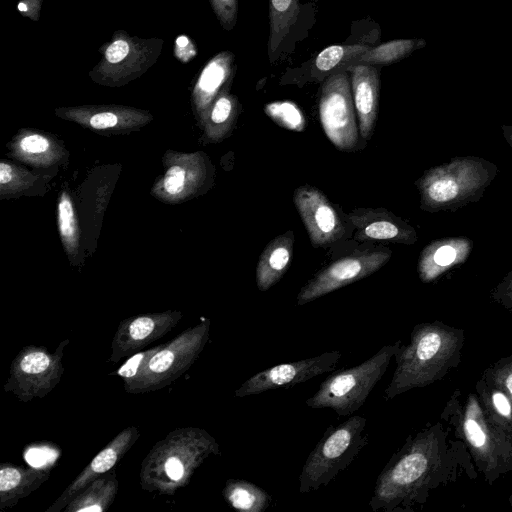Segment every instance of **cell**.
Listing matches in <instances>:
<instances>
[{
	"label": "cell",
	"mask_w": 512,
	"mask_h": 512,
	"mask_svg": "<svg viewBox=\"0 0 512 512\" xmlns=\"http://www.w3.org/2000/svg\"><path fill=\"white\" fill-rule=\"evenodd\" d=\"M293 201L313 247H328L344 236L339 213L321 190L302 185L294 191Z\"/></svg>",
	"instance_id": "obj_14"
},
{
	"label": "cell",
	"mask_w": 512,
	"mask_h": 512,
	"mask_svg": "<svg viewBox=\"0 0 512 512\" xmlns=\"http://www.w3.org/2000/svg\"><path fill=\"white\" fill-rule=\"evenodd\" d=\"M235 55L225 50L214 55L200 71L194 95L201 107H208L229 87L237 70Z\"/></svg>",
	"instance_id": "obj_20"
},
{
	"label": "cell",
	"mask_w": 512,
	"mask_h": 512,
	"mask_svg": "<svg viewBox=\"0 0 512 512\" xmlns=\"http://www.w3.org/2000/svg\"><path fill=\"white\" fill-rule=\"evenodd\" d=\"M50 476L48 468L15 466L3 463L0 467V508H11L37 490Z\"/></svg>",
	"instance_id": "obj_21"
},
{
	"label": "cell",
	"mask_w": 512,
	"mask_h": 512,
	"mask_svg": "<svg viewBox=\"0 0 512 512\" xmlns=\"http://www.w3.org/2000/svg\"><path fill=\"white\" fill-rule=\"evenodd\" d=\"M219 24L226 31L234 29L238 17V0H208Z\"/></svg>",
	"instance_id": "obj_33"
},
{
	"label": "cell",
	"mask_w": 512,
	"mask_h": 512,
	"mask_svg": "<svg viewBox=\"0 0 512 512\" xmlns=\"http://www.w3.org/2000/svg\"><path fill=\"white\" fill-rule=\"evenodd\" d=\"M265 114L278 126L301 132L306 127V119L297 104L289 100L274 101L264 106Z\"/></svg>",
	"instance_id": "obj_29"
},
{
	"label": "cell",
	"mask_w": 512,
	"mask_h": 512,
	"mask_svg": "<svg viewBox=\"0 0 512 512\" xmlns=\"http://www.w3.org/2000/svg\"><path fill=\"white\" fill-rule=\"evenodd\" d=\"M197 54L194 42L186 35H180L174 42V55L182 62H189Z\"/></svg>",
	"instance_id": "obj_37"
},
{
	"label": "cell",
	"mask_w": 512,
	"mask_h": 512,
	"mask_svg": "<svg viewBox=\"0 0 512 512\" xmlns=\"http://www.w3.org/2000/svg\"><path fill=\"white\" fill-rule=\"evenodd\" d=\"M58 219L60 232L63 238L71 239L75 233V220L71 202L66 194L62 195L59 202Z\"/></svg>",
	"instance_id": "obj_34"
},
{
	"label": "cell",
	"mask_w": 512,
	"mask_h": 512,
	"mask_svg": "<svg viewBox=\"0 0 512 512\" xmlns=\"http://www.w3.org/2000/svg\"><path fill=\"white\" fill-rule=\"evenodd\" d=\"M491 298L503 308L512 312V268L491 291Z\"/></svg>",
	"instance_id": "obj_35"
},
{
	"label": "cell",
	"mask_w": 512,
	"mask_h": 512,
	"mask_svg": "<svg viewBox=\"0 0 512 512\" xmlns=\"http://www.w3.org/2000/svg\"><path fill=\"white\" fill-rule=\"evenodd\" d=\"M481 378L505 392L512 400V354L487 367Z\"/></svg>",
	"instance_id": "obj_32"
},
{
	"label": "cell",
	"mask_w": 512,
	"mask_h": 512,
	"mask_svg": "<svg viewBox=\"0 0 512 512\" xmlns=\"http://www.w3.org/2000/svg\"><path fill=\"white\" fill-rule=\"evenodd\" d=\"M359 242L385 241L412 245L417 241L415 229L384 208H357L347 216Z\"/></svg>",
	"instance_id": "obj_16"
},
{
	"label": "cell",
	"mask_w": 512,
	"mask_h": 512,
	"mask_svg": "<svg viewBox=\"0 0 512 512\" xmlns=\"http://www.w3.org/2000/svg\"><path fill=\"white\" fill-rule=\"evenodd\" d=\"M346 69L350 73L359 133L367 141L373 134L378 115L381 87L380 68L369 65H351Z\"/></svg>",
	"instance_id": "obj_18"
},
{
	"label": "cell",
	"mask_w": 512,
	"mask_h": 512,
	"mask_svg": "<svg viewBox=\"0 0 512 512\" xmlns=\"http://www.w3.org/2000/svg\"><path fill=\"white\" fill-rule=\"evenodd\" d=\"M459 390L447 401L441 420L470 452L478 473L492 485L512 472V429L491 418L476 393H469L464 403Z\"/></svg>",
	"instance_id": "obj_3"
},
{
	"label": "cell",
	"mask_w": 512,
	"mask_h": 512,
	"mask_svg": "<svg viewBox=\"0 0 512 512\" xmlns=\"http://www.w3.org/2000/svg\"><path fill=\"white\" fill-rule=\"evenodd\" d=\"M118 123V116L113 112L103 111L91 116L89 124L95 129H106Z\"/></svg>",
	"instance_id": "obj_39"
},
{
	"label": "cell",
	"mask_w": 512,
	"mask_h": 512,
	"mask_svg": "<svg viewBox=\"0 0 512 512\" xmlns=\"http://www.w3.org/2000/svg\"><path fill=\"white\" fill-rule=\"evenodd\" d=\"M140 436L136 426H129L119 432L91 462L80 472L74 481L46 510L47 512H60L68 503L80 493L87 485L100 475L109 472L131 449Z\"/></svg>",
	"instance_id": "obj_17"
},
{
	"label": "cell",
	"mask_w": 512,
	"mask_h": 512,
	"mask_svg": "<svg viewBox=\"0 0 512 512\" xmlns=\"http://www.w3.org/2000/svg\"><path fill=\"white\" fill-rule=\"evenodd\" d=\"M475 390L487 414L498 423L512 429V400L509 396L482 378L476 382Z\"/></svg>",
	"instance_id": "obj_28"
},
{
	"label": "cell",
	"mask_w": 512,
	"mask_h": 512,
	"mask_svg": "<svg viewBox=\"0 0 512 512\" xmlns=\"http://www.w3.org/2000/svg\"><path fill=\"white\" fill-rule=\"evenodd\" d=\"M300 13V0H269L267 54L273 64Z\"/></svg>",
	"instance_id": "obj_24"
},
{
	"label": "cell",
	"mask_w": 512,
	"mask_h": 512,
	"mask_svg": "<svg viewBox=\"0 0 512 512\" xmlns=\"http://www.w3.org/2000/svg\"><path fill=\"white\" fill-rule=\"evenodd\" d=\"M238 99L229 94V90L223 91L212 103L209 118L215 128L225 132L237 117Z\"/></svg>",
	"instance_id": "obj_30"
},
{
	"label": "cell",
	"mask_w": 512,
	"mask_h": 512,
	"mask_svg": "<svg viewBox=\"0 0 512 512\" xmlns=\"http://www.w3.org/2000/svg\"><path fill=\"white\" fill-rule=\"evenodd\" d=\"M385 247L362 249L344 256L321 269L297 295V304L304 305L378 271L391 258Z\"/></svg>",
	"instance_id": "obj_12"
},
{
	"label": "cell",
	"mask_w": 512,
	"mask_h": 512,
	"mask_svg": "<svg viewBox=\"0 0 512 512\" xmlns=\"http://www.w3.org/2000/svg\"><path fill=\"white\" fill-rule=\"evenodd\" d=\"M12 178V169L6 163L0 164V183L4 185L8 183Z\"/></svg>",
	"instance_id": "obj_41"
},
{
	"label": "cell",
	"mask_w": 512,
	"mask_h": 512,
	"mask_svg": "<svg viewBox=\"0 0 512 512\" xmlns=\"http://www.w3.org/2000/svg\"><path fill=\"white\" fill-rule=\"evenodd\" d=\"M400 345L401 340L386 344L361 364L330 375L306 404L311 408H330L339 416H351L364 405Z\"/></svg>",
	"instance_id": "obj_7"
},
{
	"label": "cell",
	"mask_w": 512,
	"mask_h": 512,
	"mask_svg": "<svg viewBox=\"0 0 512 512\" xmlns=\"http://www.w3.org/2000/svg\"><path fill=\"white\" fill-rule=\"evenodd\" d=\"M118 492L115 473L100 475L78 493L63 509L65 512H104Z\"/></svg>",
	"instance_id": "obj_25"
},
{
	"label": "cell",
	"mask_w": 512,
	"mask_h": 512,
	"mask_svg": "<svg viewBox=\"0 0 512 512\" xmlns=\"http://www.w3.org/2000/svg\"><path fill=\"white\" fill-rule=\"evenodd\" d=\"M210 325V320H205L162 344L128 393L154 392L176 381L200 356L209 340Z\"/></svg>",
	"instance_id": "obj_9"
},
{
	"label": "cell",
	"mask_w": 512,
	"mask_h": 512,
	"mask_svg": "<svg viewBox=\"0 0 512 512\" xmlns=\"http://www.w3.org/2000/svg\"><path fill=\"white\" fill-rule=\"evenodd\" d=\"M464 342L462 328L438 320L415 325L409 343L400 345L394 355L396 368L384 391L385 399L443 379L459 365Z\"/></svg>",
	"instance_id": "obj_2"
},
{
	"label": "cell",
	"mask_w": 512,
	"mask_h": 512,
	"mask_svg": "<svg viewBox=\"0 0 512 512\" xmlns=\"http://www.w3.org/2000/svg\"><path fill=\"white\" fill-rule=\"evenodd\" d=\"M185 183V171L182 167L174 165L168 169L164 178L165 190L175 195L182 191Z\"/></svg>",
	"instance_id": "obj_36"
},
{
	"label": "cell",
	"mask_w": 512,
	"mask_h": 512,
	"mask_svg": "<svg viewBox=\"0 0 512 512\" xmlns=\"http://www.w3.org/2000/svg\"><path fill=\"white\" fill-rule=\"evenodd\" d=\"M340 359V351H329L312 358L273 366L248 378L235 390V396L256 395L303 383L311 378L335 370Z\"/></svg>",
	"instance_id": "obj_13"
},
{
	"label": "cell",
	"mask_w": 512,
	"mask_h": 512,
	"mask_svg": "<svg viewBox=\"0 0 512 512\" xmlns=\"http://www.w3.org/2000/svg\"><path fill=\"white\" fill-rule=\"evenodd\" d=\"M318 108L323 131L330 142L340 151H354L360 133L346 68L321 82Z\"/></svg>",
	"instance_id": "obj_11"
},
{
	"label": "cell",
	"mask_w": 512,
	"mask_h": 512,
	"mask_svg": "<svg viewBox=\"0 0 512 512\" xmlns=\"http://www.w3.org/2000/svg\"><path fill=\"white\" fill-rule=\"evenodd\" d=\"M502 133L507 143L512 147V126L503 125Z\"/></svg>",
	"instance_id": "obj_42"
},
{
	"label": "cell",
	"mask_w": 512,
	"mask_h": 512,
	"mask_svg": "<svg viewBox=\"0 0 512 512\" xmlns=\"http://www.w3.org/2000/svg\"><path fill=\"white\" fill-rule=\"evenodd\" d=\"M425 45L422 39H397L370 47L365 53L350 61L347 65H369L381 68L407 57L415 49Z\"/></svg>",
	"instance_id": "obj_27"
},
{
	"label": "cell",
	"mask_w": 512,
	"mask_h": 512,
	"mask_svg": "<svg viewBox=\"0 0 512 512\" xmlns=\"http://www.w3.org/2000/svg\"><path fill=\"white\" fill-rule=\"evenodd\" d=\"M473 243L463 237H451L429 243L421 252L417 271L423 283H429L449 269L465 262Z\"/></svg>",
	"instance_id": "obj_19"
},
{
	"label": "cell",
	"mask_w": 512,
	"mask_h": 512,
	"mask_svg": "<svg viewBox=\"0 0 512 512\" xmlns=\"http://www.w3.org/2000/svg\"><path fill=\"white\" fill-rule=\"evenodd\" d=\"M68 343V339L63 340L54 352L33 344L22 348L11 363L5 392L21 402L48 395L64 373L62 359Z\"/></svg>",
	"instance_id": "obj_10"
},
{
	"label": "cell",
	"mask_w": 512,
	"mask_h": 512,
	"mask_svg": "<svg viewBox=\"0 0 512 512\" xmlns=\"http://www.w3.org/2000/svg\"><path fill=\"white\" fill-rule=\"evenodd\" d=\"M371 46L364 43L331 45L304 63L300 70L305 82H323L334 72L346 68L348 63L365 53Z\"/></svg>",
	"instance_id": "obj_23"
},
{
	"label": "cell",
	"mask_w": 512,
	"mask_h": 512,
	"mask_svg": "<svg viewBox=\"0 0 512 512\" xmlns=\"http://www.w3.org/2000/svg\"><path fill=\"white\" fill-rule=\"evenodd\" d=\"M291 230L273 238L262 251L256 267V284L261 292L275 285L288 270L293 255Z\"/></svg>",
	"instance_id": "obj_22"
},
{
	"label": "cell",
	"mask_w": 512,
	"mask_h": 512,
	"mask_svg": "<svg viewBox=\"0 0 512 512\" xmlns=\"http://www.w3.org/2000/svg\"><path fill=\"white\" fill-rule=\"evenodd\" d=\"M509 503H510V506L512 508V495L509 497Z\"/></svg>",
	"instance_id": "obj_43"
},
{
	"label": "cell",
	"mask_w": 512,
	"mask_h": 512,
	"mask_svg": "<svg viewBox=\"0 0 512 512\" xmlns=\"http://www.w3.org/2000/svg\"><path fill=\"white\" fill-rule=\"evenodd\" d=\"M161 346L162 344H159L145 351L137 352L129 356L127 361L119 367L116 373L123 379L124 389L127 393L142 375L151 356L158 351Z\"/></svg>",
	"instance_id": "obj_31"
},
{
	"label": "cell",
	"mask_w": 512,
	"mask_h": 512,
	"mask_svg": "<svg viewBox=\"0 0 512 512\" xmlns=\"http://www.w3.org/2000/svg\"><path fill=\"white\" fill-rule=\"evenodd\" d=\"M21 148L28 153H41L48 149V140L38 134L24 137L20 142Z\"/></svg>",
	"instance_id": "obj_38"
},
{
	"label": "cell",
	"mask_w": 512,
	"mask_h": 512,
	"mask_svg": "<svg viewBox=\"0 0 512 512\" xmlns=\"http://www.w3.org/2000/svg\"><path fill=\"white\" fill-rule=\"evenodd\" d=\"M164 40L132 36L116 30L98 52L99 62L89 72L90 78L103 85L120 86L141 76L159 59Z\"/></svg>",
	"instance_id": "obj_8"
},
{
	"label": "cell",
	"mask_w": 512,
	"mask_h": 512,
	"mask_svg": "<svg viewBox=\"0 0 512 512\" xmlns=\"http://www.w3.org/2000/svg\"><path fill=\"white\" fill-rule=\"evenodd\" d=\"M366 418L355 415L336 426L330 425L308 455L299 476L300 493L327 486L344 471L368 442Z\"/></svg>",
	"instance_id": "obj_6"
},
{
	"label": "cell",
	"mask_w": 512,
	"mask_h": 512,
	"mask_svg": "<svg viewBox=\"0 0 512 512\" xmlns=\"http://www.w3.org/2000/svg\"><path fill=\"white\" fill-rule=\"evenodd\" d=\"M469 450L444 421L410 434L376 479L374 512H414L432 494L457 480L477 478Z\"/></svg>",
	"instance_id": "obj_1"
},
{
	"label": "cell",
	"mask_w": 512,
	"mask_h": 512,
	"mask_svg": "<svg viewBox=\"0 0 512 512\" xmlns=\"http://www.w3.org/2000/svg\"><path fill=\"white\" fill-rule=\"evenodd\" d=\"M178 311L150 313L122 321L111 342L110 361L119 362L169 333L179 322Z\"/></svg>",
	"instance_id": "obj_15"
},
{
	"label": "cell",
	"mask_w": 512,
	"mask_h": 512,
	"mask_svg": "<svg viewBox=\"0 0 512 512\" xmlns=\"http://www.w3.org/2000/svg\"><path fill=\"white\" fill-rule=\"evenodd\" d=\"M222 494L226 502L240 512H263L272 500L264 489L242 479H228Z\"/></svg>",
	"instance_id": "obj_26"
},
{
	"label": "cell",
	"mask_w": 512,
	"mask_h": 512,
	"mask_svg": "<svg viewBox=\"0 0 512 512\" xmlns=\"http://www.w3.org/2000/svg\"><path fill=\"white\" fill-rule=\"evenodd\" d=\"M219 454V444L206 430L177 428L158 441L142 461L141 487L149 492L174 495L190 482L208 457Z\"/></svg>",
	"instance_id": "obj_4"
},
{
	"label": "cell",
	"mask_w": 512,
	"mask_h": 512,
	"mask_svg": "<svg viewBox=\"0 0 512 512\" xmlns=\"http://www.w3.org/2000/svg\"><path fill=\"white\" fill-rule=\"evenodd\" d=\"M498 172L478 156H461L435 166L416 181L420 207L427 212L455 211L480 200Z\"/></svg>",
	"instance_id": "obj_5"
},
{
	"label": "cell",
	"mask_w": 512,
	"mask_h": 512,
	"mask_svg": "<svg viewBox=\"0 0 512 512\" xmlns=\"http://www.w3.org/2000/svg\"><path fill=\"white\" fill-rule=\"evenodd\" d=\"M43 0H20L17 9L24 17H28L33 21L40 19V10Z\"/></svg>",
	"instance_id": "obj_40"
}]
</instances>
